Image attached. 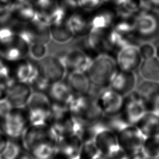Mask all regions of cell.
<instances>
[{
  "mask_svg": "<svg viewBox=\"0 0 159 159\" xmlns=\"http://www.w3.org/2000/svg\"><path fill=\"white\" fill-rule=\"evenodd\" d=\"M25 108L30 124L47 123L52 103L46 93L33 91Z\"/></svg>",
  "mask_w": 159,
  "mask_h": 159,
  "instance_id": "obj_7",
  "label": "cell"
},
{
  "mask_svg": "<svg viewBox=\"0 0 159 159\" xmlns=\"http://www.w3.org/2000/svg\"><path fill=\"white\" fill-rule=\"evenodd\" d=\"M0 159H7L6 158H5L4 156H2V155H0Z\"/></svg>",
  "mask_w": 159,
  "mask_h": 159,
  "instance_id": "obj_47",
  "label": "cell"
},
{
  "mask_svg": "<svg viewBox=\"0 0 159 159\" xmlns=\"http://www.w3.org/2000/svg\"><path fill=\"white\" fill-rule=\"evenodd\" d=\"M37 63L40 73L51 84L64 80L66 76L65 66L57 54L47 55Z\"/></svg>",
  "mask_w": 159,
  "mask_h": 159,
  "instance_id": "obj_9",
  "label": "cell"
},
{
  "mask_svg": "<svg viewBox=\"0 0 159 159\" xmlns=\"http://www.w3.org/2000/svg\"><path fill=\"white\" fill-rule=\"evenodd\" d=\"M65 15V9L61 6H58L57 5L48 14L45 15L47 17V24L48 25H51L61 23L64 19Z\"/></svg>",
  "mask_w": 159,
  "mask_h": 159,
  "instance_id": "obj_31",
  "label": "cell"
},
{
  "mask_svg": "<svg viewBox=\"0 0 159 159\" xmlns=\"http://www.w3.org/2000/svg\"><path fill=\"white\" fill-rule=\"evenodd\" d=\"M94 159H107V158L106 157H105V156H104V155L100 154V155H99L97 157H96Z\"/></svg>",
  "mask_w": 159,
  "mask_h": 159,
  "instance_id": "obj_46",
  "label": "cell"
},
{
  "mask_svg": "<svg viewBox=\"0 0 159 159\" xmlns=\"http://www.w3.org/2000/svg\"><path fill=\"white\" fill-rule=\"evenodd\" d=\"M0 130H1V121H0Z\"/></svg>",
  "mask_w": 159,
  "mask_h": 159,
  "instance_id": "obj_49",
  "label": "cell"
},
{
  "mask_svg": "<svg viewBox=\"0 0 159 159\" xmlns=\"http://www.w3.org/2000/svg\"><path fill=\"white\" fill-rule=\"evenodd\" d=\"M152 159H159V155H158L157 157H155V158H152Z\"/></svg>",
  "mask_w": 159,
  "mask_h": 159,
  "instance_id": "obj_48",
  "label": "cell"
},
{
  "mask_svg": "<svg viewBox=\"0 0 159 159\" xmlns=\"http://www.w3.org/2000/svg\"><path fill=\"white\" fill-rule=\"evenodd\" d=\"M47 123L59 138L71 135L80 137L84 127V124L71 114L68 107L52 104Z\"/></svg>",
  "mask_w": 159,
  "mask_h": 159,
  "instance_id": "obj_3",
  "label": "cell"
},
{
  "mask_svg": "<svg viewBox=\"0 0 159 159\" xmlns=\"http://www.w3.org/2000/svg\"><path fill=\"white\" fill-rule=\"evenodd\" d=\"M135 125L145 137L159 135V114L155 111H146Z\"/></svg>",
  "mask_w": 159,
  "mask_h": 159,
  "instance_id": "obj_22",
  "label": "cell"
},
{
  "mask_svg": "<svg viewBox=\"0 0 159 159\" xmlns=\"http://www.w3.org/2000/svg\"><path fill=\"white\" fill-rule=\"evenodd\" d=\"M23 149L21 138L9 139L7 147L2 155L7 159H13Z\"/></svg>",
  "mask_w": 159,
  "mask_h": 159,
  "instance_id": "obj_30",
  "label": "cell"
},
{
  "mask_svg": "<svg viewBox=\"0 0 159 159\" xmlns=\"http://www.w3.org/2000/svg\"><path fill=\"white\" fill-rule=\"evenodd\" d=\"M129 159H151L142 150L137 152L130 156H129Z\"/></svg>",
  "mask_w": 159,
  "mask_h": 159,
  "instance_id": "obj_42",
  "label": "cell"
},
{
  "mask_svg": "<svg viewBox=\"0 0 159 159\" xmlns=\"http://www.w3.org/2000/svg\"><path fill=\"white\" fill-rule=\"evenodd\" d=\"M51 83L40 73L29 84L33 91L46 93Z\"/></svg>",
  "mask_w": 159,
  "mask_h": 159,
  "instance_id": "obj_32",
  "label": "cell"
},
{
  "mask_svg": "<svg viewBox=\"0 0 159 159\" xmlns=\"http://www.w3.org/2000/svg\"><path fill=\"white\" fill-rule=\"evenodd\" d=\"M147 1L150 9L159 11V0H147Z\"/></svg>",
  "mask_w": 159,
  "mask_h": 159,
  "instance_id": "obj_43",
  "label": "cell"
},
{
  "mask_svg": "<svg viewBox=\"0 0 159 159\" xmlns=\"http://www.w3.org/2000/svg\"><path fill=\"white\" fill-rule=\"evenodd\" d=\"M136 85L137 76L135 72L118 68L109 88L124 97L134 91Z\"/></svg>",
  "mask_w": 159,
  "mask_h": 159,
  "instance_id": "obj_17",
  "label": "cell"
},
{
  "mask_svg": "<svg viewBox=\"0 0 159 159\" xmlns=\"http://www.w3.org/2000/svg\"><path fill=\"white\" fill-rule=\"evenodd\" d=\"M119 148L130 156L142 150L145 137L135 125H127L117 134Z\"/></svg>",
  "mask_w": 159,
  "mask_h": 159,
  "instance_id": "obj_8",
  "label": "cell"
},
{
  "mask_svg": "<svg viewBox=\"0 0 159 159\" xmlns=\"http://www.w3.org/2000/svg\"><path fill=\"white\" fill-rule=\"evenodd\" d=\"M9 63L11 78L14 81L30 84L39 73L37 63L33 60L23 58Z\"/></svg>",
  "mask_w": 159,
  "mask_h": 159,
  "instance_id": "obj_13",
  "label": "cell"
},
{
  "mask_svg": "<svg viewBox=\"0 0 159 159\" xmlns=\"http://www.w3.org/2000/svg\"><path fill=\"white\" fill-rule=\"evenodd\" d=\"M9 138L1 130H0V155H2L6 150Z\"/></svg>",
  "mask_w": 159,
  "mask_h": 159,
  "instance_id": "obj_37",
  "label": "cell"
},
{
  "mask_svg": "<svg viewBox=\"0 0 159 159\" xmlns=\"http://www.w3.org/2000/svg\"><path fill=\"white\" fill-rule=\"evenodd\" d=\"M71 114L84 125H89L99 122L103 114L100 110L96 98L90 94L74 95L68 105Z\"/></svg>",
  "mask_w": 159,
  "mask_h": 159,
  "instance_id": "obj_5",
  "label": "cell"
},
{
  "mask_svg": "<svg viewBox=\"0 0 159 159\" xmlns=\"http://www.w3.org/2000/svg\"><path fill=\"white\" fill-rule=\"evenodd\" d=\"M51 39L57 44L64 45L70 43L73 39L74 32L66 22L51 25L50 27Z\"/></svg>",
  "mask_w": 159,
  "mask_h": 159,
  "instance_id": "obj_23",
  "label": "cell"
},
{
  "mask_svg": "<svg viewBox=\"0 0 159 159\" xmlns=\"http://www.w3.org/2000/svg\"><path fill=\"white\" fill-rule=\"evenodd\" d=\"M65 66L66 73H86L93 58L81 47L70 48L63 53L58 54Z\"/></svg>",
  "mask_w": 159,
  "mask_h": 159,
  "instance_id": "obj_11",
  "label": "cell"
},
{
  "mask_svg": "<svg viewBox=\"0 0 159 159\" xmlns=\"http://www.w3.org/2000/svg\"><path fill=\"white\" fill-rule=\"evenodd\" d=\"M46 94L52 104L68 107L74 96L65 79L52 83Z\"/></svg>",
  "mask_w": 159,
  "mask_h": 159,
  "instance_id": "obj_20",
  "label": "cell"
},
{
  "mask_svg": "<svg viewBox=\"0 0 159 159\" xmlns=\"http://www.w3.org/2000/svg\"><path fill=\"white\" fill-rule=\"evenodd\" d=\"M13 159H34V158L32 157V155L28 152L23 149Z\"/></svg>",
  "mask_w": 159,
  "mask_h": 159,
  "instance_id": "obj_41",
  "label": "cell"
},
{
  "mask_svg": "<svg viewBox=\"0 0 159 159\" xmlns=\"http://www.w3.org/2000/svg\"><path fill=\"white\" fill-rule=\"evenodd\" d=\"M139 50L143 60L148 59L155 56V46L151 42H144L139 45Z\"/></svg>",
  "mask_w": 159,
  "mask_h": 159,
  "instance_id": "obj_33",
  "label": "cell"
},
{
  "mask_svg": "<svg viewBox=\"0 0 159 159\" xmlns=\"http://www.w3.org/2000/svg\"><path fill=\"white\" fill-rule=\"evenodd\" d=\"M103 0H87L83 7L86 9H93L100 6Z\"/></svg>",
  "mask_w": 159,
  "mask_h": 159,
  "instance_id": "obj_38",
  "label": "cell"
},
{
  "mask_svg": "<svg viewBox=\"0 0 159 159\" xmlns=\"http://www.w3.org/2000/svg\"><path fill=\"white\" fill-rule=\"evenodd\" d=\"M146 112L143 104L134 90L123 97L119 116L127 125H135Z\"/></svg>",
  "mask_w": 159,
  "mask_h": 159,
  "instance_id": "obj_10",
  "label": "cell"
},
{
  "mask_svg": "<svg viewBox=\"0 0 159 159\" xmlns=\"http://www.w3.org/2000/svg\"><path fill=\"white\" fill-rule=\"evenodd\" d=\"M139 71L144 80L159 81V60L155 56L143 60Z\"/></svg>",
  "mask_w": 159,
  "mask_h": 159,
  "instance_id": "obj_24",
  "label": "cell"
},
{
  "mask_svg": "<svg viewBox=\"0 0 159 159\" xmlns=\"http://www.w3.org/2000/svg\"><path fill=\"white\" fill-rule=\"evenodd\" d=\"M142 150L151 159L159 155V135L145 137Z\"/></svg>",
  "mask_w": 159,
  "mask_h": 159,
  "instance_id": "obj_27",
  "label": "cell"
},
{
  "mask_svg": "<svg viewBox=\"0 0 159 159\" xmlns=\"http://www.w3.org/2000/svg\"><path fill=\"white\" fill-rule=\"evenodd\" d=\"M87 0H66L67 5L72 7H83L86 4Z\"/></svg>",
  "mask_w": 159,
  "mask_h": 159,
  "instance_id": "obj_40",
  "label": "cell"
},
{
  "mask_svg": "<svg viewBox=\"0 0 159 159\" xmlns=\"http://www.w3.org/2000/svg\"><path fill=\"white\" fill-rule=\"evenodd\" d=\"M29 125L30 121L25 107H13L1 121V130L9 139H20Z\"/></svg>",
  "mask_w": 159,
  "mask_h": 159,
  "instance_id": "obj_6",
  "label": "cell"
},
{
  "mask_svg": "<svg viewBox=\"0 0 159 159\" xmlns=\"http://www.w3.org/2000/svg\"><path fill=\"white\" fill-rule=\"evenodd\" d=\"M59 137L47 123L30 124L21 140L24 149L34 159L53 158Z\"/></svg>",
  "mask_w": 159,
  "mask_h": 159,
  "instance_id": "obj_1",
  "label": "cell"
},
{
  "mask_svg": "<svg viewBox=\"0 0 159 159\" xmlns=\"http://www.w3.org/2000/svg\"><path fill=\"white\" fill-rule=\"evenodd\" d=\"M83 141L80 136L71 135L58 139L54 159H79Z\"/></svg>",
  "mask_w": 159,
  "mask_h": 159,
  "instance_id": "obj_15",
  "label": "cell"
},
{
  "mask_svg": "<svg viewBox=\"0 0 159 159\" xmlns=\"http://www.w3.org/2000/svg\"><path fill=\"white\" fill-rule=\"evenodd\" d=\"M155 112H157L159 114V98L158 99L156 104H155Z\"/></svg>",
  "mask_w": 159,
  "mask_h": 159,
  "instance_id": "obj_45",
  "label": "cell"
},
{
  "mask_svg": "<svg viewBox=\"0 0 159 159\" xmlns=\"http://www.w3.org/2000/svg\"><path fill=\"white\" fill-rule=\"evenodd\" d=\"M96 101L103 116H112L119 114L123 96L109 87L100 91Z\"/></svg>",
  "mask_w": 159,
  "mask_h": 159,
  "instance_id": "obj_14",
  "label": "cell"
},
{
  "mask_svg": "<svg viewBox=\"0 0 159 159\" xmlns=\"http://www.w3.org/2000/svg\"><path fill=\"white\" fill-rule=\"evenodd\" d=\"M32 93V89L29 84L13 81L8 86L6 98L12 107H24L26 106Z\"/></svg>",
  "mask_w": 159,
  "mask_h": 159,
  "instance_id": "obj_18",
  "label": "cell"
},
{
  "mask_svg": "<svg viewBox=\"0 0 159 159\" xmlns=\"http://www.w3.org/2000/svg\"><path fill=\"white\" fill-rule=\"evenodd\" d=\"M118 70L116 58L108 53H101L94 57L86 71L93 86L104 89L109 88Z\"/></svg>",
  "mask_w": 159,
  "mask_h": 159,
  "instance_id": "obj_2",
  "label": "cell"
},
{
  "mask_svg": "<svg viewBox=\"0 0 159 159\" xmlns=\"http://www.w3.org/2000/svg\"><path fill=\"white\" fill-rule=\"evenodd\" d=\"M9 83L4 80H0V99L6 98Z\"/></svg>",
  "mask_w": 159,
  "mask_h": 159,
  "instance_id": "obj_39",
  "label": "cell"
},
{
  "mask_svg": "<svg viewBox=\"0 0 159 159\" xmlns=\"http://www.w3.org/2000/svg\"><path fill=\"white\" fill-rule=\"evenodd\" d=\"M114 19V14L109 12H102L96 15L91 20L90 29L104 30L112 25Z\"/></svg>",
  "mask_w": 159,
  "mask_h": 159,
  "instance_id": "obj_25",
  "label": "cell"
},
{
  "mask_svg": "<svg viewBox=\"0 0 159 159\" xmlns=\"http://www.w3.org/2000/svg\"><path fill=\"white\" fill-rule=\"evenodd\" d=\"M66 23L75 34L84 35L90 30V24L80 15L73 14L66 21Z\"/></svg>",
  "mask_w": 159,
  "mask_h": 159,
  "instance_id": "obj_26",
  "label": "cell"
},
{
  "mask_svg": "<svg viewBox=\"0 0 159 159\" xmlns=\"http://www.w3.org/2000/svg\"><path fill=\"white\" fill-rule=\"evenodd\" d=\"M16 33L10 27L0 28V43L1 45H6L11 43Z\"/></svg>",
  "mask_w": 159,
  "mask_h": 159,
  "instance_id": "obj_34",
  "label": "cell"
},
{
  "mask_svg": "<svg viewBox=\"0 0 159 159\" xmlns=\"http://www.w3.org/2000/svg\"><path fill=\"white\" fill-rule=\"evenodd\" d=\"M116 60L119 69L135 72L143 60L138 45L130 44L120 48L116 54Z\"/></svg>",
  "mask_w": 159,
  "mask_h": 159,
  "instance_id": "obj_16",
  "label": "cell"
},
{
  "mask_svg": "<svg viewBox=\"0 0 159 159\" xmlns=\"http://www.w3.org/2000/svg\"><path fill=\"white\" fill-rule=\"evenodd\" d=\"M155 57L159 60V41L155 46Z\"/></svg>",
  "mask_w": 159,
  "mask_h": 159,
  "instance_id": "obj_44",
  "label": "cell"
},
{
  "mask_svg": "<svg viewBox=\"0 0 159 159\" xmlns=\"http://www.w3.org/2000/svg\"><path fill=\"white\" fill-rule=\"evenodd\" d=\"M134 37L139 45L159 37V12L147 9L138 13L134 20Z\"/></svg>",
  "mask_w": 159,
  "mask_h": 159,
  "instance_id": "obj_4",
  "label": "cell"
},
{
  "mask_svg": "<svg viewBox=\"0 0 159 159\" xmlns=\"http://www.w3.org/2000/svg\"><path fill=\"white\" fill-rule=\"evenodd\" d=\"M12 14L10 4L8 6L0 5V24L6 23L11 18Z\"/></svg>",
  "mask_w": 159,
  "mask_h": 159,
  "instance_id": "obj_36",
  "label": "cell"
},
{
  "mask_svg": "<svg viewBox=\"0 0 159 159\" xmlns=\"http://www.w3.org/2000/svg\"><path fill=\"white\" fill-rule=\"evenodd\" d=\"M146 111H155L156 102L159 98V81L144 80L135 90Z\"/></svg>",
  "mask_w": 159,
  "mask_h": 159,
  "instance_id": "obj_19",
  "label": "cell"
},
{
  "mask_svg": "<svg viewBox=\"0 0 159 159\" xmlns=\"http://www.w3.org/2000/svg\"><path fill=\"white\" fill-rule=\"evenodd\" d=\"M65 80L73 94L76 96L88 94L92 88V84L84 72L67 73Z\"/></svg>",
  "mask_w": 159,
  "mask_h": 159,
  "instance_id": "obj_21",
  "label": "cell"
},
{
  "mask_svg": "<svg viewBox=\"0 0 159 159\" xmlns=\"http://www.w3.org/2000/svg\"><path fill=\"white\" fill-rule=\"evenodd\" d=\"M48 159H54V158L53 157V158H48Z\"/></svg>",
  "mask_w": 159,
  "mask_h": 159,
  "instance_id": "obj_50",
  "label": "cell"
},
{
  "mask_svg": "<svg viewBox=\"0 0 159 159\" xmlns=\"http://www.w3.org/2000/svg\"><path fill=\"white\" fill-rule=\"evenodd\" d=\"M12 107V106L6 98L0 99V121L7 115Z\"/></svg>",
  "mask_w": 159,
  "mask_h": 159,
  "instance_id": "obj_35",
  "label": "cell"
},
{
  "mask_svg": "<svg viewBox=\"0 0 159 159\" xmlns=\"http://www.w3.org/2000/svg\"><path fill=\"white\" fill-rule=\"evenodd\" d=\"M93 141L100 154L107 157L119 149L116 133L106 127L101 120Z\"/></svg>",
  "mask_w": 159,
  "mask_h": 159,
  "instance_id": "obj_12",
  "label": "cell"
},
{
  "mask_svg": "<svg viewBox=\"0 0 159 159\" xmlns=\"http://www.w3.org/2000/svg\"><path fill=\"white\" fill-rule=\"evenodd\" d=\"M48 54L47 44L41 42H34L29 45V55L32 60L40 61Z\"/></svg>",
  "mask_w": 159,
  "mask_h": 159,
  "instance_id": "obj_28",
  "label": "cell"
},
{
  "mask_svg": "<svg viewBox=\"0 0 159 159\" xmlns=\"http://www.w3.org/2000/svg\"><path fill=\"white\" fill-rule=\"evenodd\" d=\"M99 155L100 153L93 140L83 142L79 159H94Z\"/></svg>",
  "mask_w": 159,
  "mask_h": 159,
  "instance_id": "obj_29",
  "label": "cell"
}]
</instances>
